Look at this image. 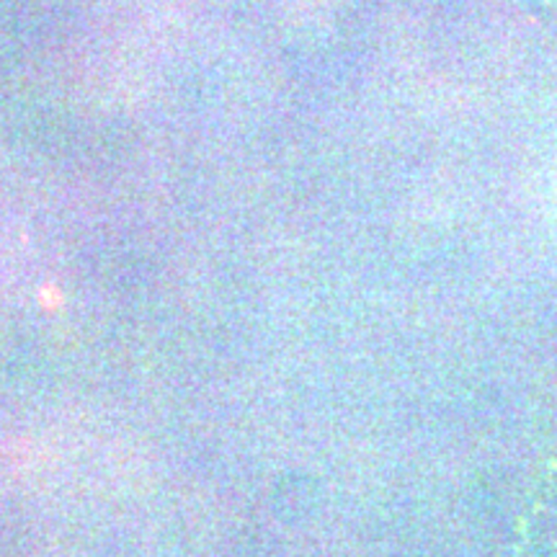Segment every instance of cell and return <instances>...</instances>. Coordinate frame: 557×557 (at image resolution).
Here are the masks:
<instances>
[{
	"label": "cell",
	"mask_w": 557,
	"mask_h": 557,
	"mask_svg": "<svg viewBox=\"0 0 557 557\" xmlns=\"http://www.w3.org/2000/svg\"><path fill=\"white\" fill-rule=\"evenodd\" d=\"M527 524L524 557H557V475L542 485Z\"/></svg>",
	"instance_id": "obj_1"
}]
</instances>
